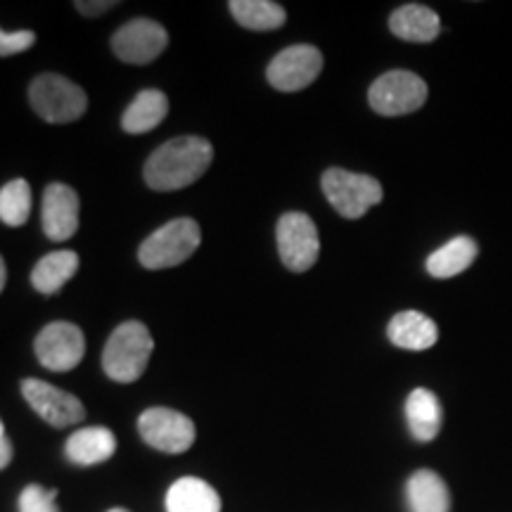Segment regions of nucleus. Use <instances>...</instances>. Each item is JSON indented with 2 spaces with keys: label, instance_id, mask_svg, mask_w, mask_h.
Wrapping results in <instances>:
<instances>
[{
  "label": "nucleus",
  "instance_id": "f257e3e1",
  "mask_svg": "<svg viewBox=\"0 0 512 512\" xmlns=\"http://www.w3.org/2000/svg\"><path fill=\"white\" fill-rule=\"evenodd\" d=\"M214 159V147L207 138L181 136L166 140L152 152L145 164V183L152 190L171 192L200 181Z\"/></svg>",
  "mask_w": 512,
  "mask_h": 512
},
{
  "label": "nucleus",
  "instance_id": "f03ea898",
  "mask_svg": "<svg viewBox=\"0 0 512 512\" xmlns=\"http://www.w3.org/2000/svg\"><path fill=\"white\" fill-rule=\"evenodd\" d=\"M152 349H155V342L147 325L140 320H126L112 332L102 349V370L114 382H136L150 363Z\"/></svg>",
  "mask_w": 512,
  "mask_h": 512
},
{
  "label": "nucleus",
  "instance_id": "7ed1b4c3",
  "mask_svg": "<svg viewBox=\"0 0 512 512\" xmlns=\"http://www.w3.org/2000/svg\"><path fill=\"white\" fill-rule=\"evenodd\" d=\"M202 242V230L195 221L183 219L169 221L166 226L157 228L138 249L140 264L150 271H162L188 261L197 252Z\"/></svg>",
  "mask_w": 512,
  "mask_h": 512
},
{
  "label": "nucleus",
  "instance_id": "20e7f679",
  "mask_svg": "<svg viewBox=\"0 0 512 512\" xmlns=\"http://www.w3.org/2000/svg\"><path fill=\"white\" fill-rule=\"evenodd\" d=\"M29 102L34 112L48 124H69L88 110V98L81 86L60 74H41L29 86Z\"/></svg>",
  "mask_w": 512,
  "mask_h": 512
},
{
  "label": "nucleus",
  "instance_id": "39448f33",
  "mask_svg": "<svg viewBox=\"0 0 512 512\" xmlns=\"http://www.w3.org/2000/svg\"><path fill=\"white\" fill-rule=\"evenodd\" d=\"M325 197L344 219L356 221L382 202V185L373 176L354 174L347 169H328L320 178Z\"/></svg>",
  "mask_w": 512,
  "mask_h": 512
},
{
  "label": "nucleus",
  "instance_id": "423d86ee",
  "mask_svg": "<svg viewBox=\"0 0 512 512\" xmlns=\"http://www.w3.org/2000/svg\"><path fill=\"white\" fill-rule=\"evenodd\" d=\"M427 100V83L418 74L394 69L382 74L368 91L370 107L382 117H401L420 110Z\"/></svg>",
  "mask_w": 512,
  "mask_h": 512
},
{
  "label": "nucleus",
  "instance_id": "0eeeda50",
  "mask_svg": "<svg viewBox=\"0 0 512 512\" xmlns=\"http://www.w3.org/2000/svg\"><path fill=\"white\" fill-rule=\"evenodd\" d=\"M278 252L283 264L294 273H304L316 266L320 254L318 228L311 216L302 211H290L278 221Z\"/></svg>",
  "mask_w": 512,
  "mask_h": 512
},
{
  "label": "nucleus",
  "instance_id": "6e6552de",
  "mask_svg": "<svg viewBox=\"0 0 512 512\" xmlns=\"http://www.w3.org/2000/svg\"><path fill=\"white\" fill-rule=\"evenodd\" d=\"M36 358L43 368L53 373H64L74 370L86 354V337L79 325L67 323V320H55L38 332L36 342Z\"/></svg>",
  "mask_w": 512,
  "mask_h": 512
},
{
  "label": "nucleus",
  "instance_id": "1a4fd4ad",
  "mask_svg": "<svg viewBox=\"0 0 512 512\" xmlns=\"http://www.w3.org/2000/svg\"><path fill=\"white\" fill-rule=\"evenodd\" d=\"M138 432L147 446L162 453H185L195 444V422L174 408H147L138 418Z\"/></svg>",
  "mask_w": 512,
  "mask_h": 512
},
{
  "label": "nucleus",
  "instance_id": "9d476101",
  "mask_svg": "<svg viewBox=\"0 0 512 512\" xmlns=\"http://www.w3.org/2000/svg\"><path fill=\"white\" fill-rule=\"evenodd\" d=\"M320 69H323V55H320V50L306 46V43H299V46L280 50L271 60V64H268L266 76L275 91L294 93L311 86L318 79Z\"/></svg>",
  "mask_w": 512,
  "mask_h": 512
},
{
  "label": "nucleus",
  "instance_id": "9b49d317",
  "mask_svg": "<svg viewBox=\"0 0 512 512\" xmlns=\"http://www.w3.org/2000/svg\"><path fill=\"white\" fill-rule=\"evenodd\" d=\"M22 396L50 427H55V430L79 425V422L86 418V408H83V403L76 399L74 394L57 389L53 384L43 380H34V377H31V380H24Z\"/></svg>",
  "mask_w": 512,
  "mask_h": 512
},
{
  "label": "nucleus",
  "instance_id": "f8f14e48",
  "mask_svg": "<svg viewBox=\"0 0 512 512\" xmlns=\"http://www.w3.org/2000/svg\"><path fill=\"white\" fill-rule=\"evenodd\" d=\"M166 46H169L166 29L145 17L131 19L112 36L114 55L126 64H147L157 60Z\"/></svg>",
  "mask_w": 512,
  "mask_h": 512
},
{
  "label": "nucleus",
  "instance_id": "ddd939ff",
  "mask_svg": "<svg viewBox=\"0 0 512 512\" xmlns=\"http://www.w3.org/2000/svg\"><path fill=\"white\" fill-rule=\"evenodd\" d=\"M43 233L48 240L62 242L74 238L79 230V195L64 183H50L43 192Z\"/></svg>",
  "mask_w": 512,
  "mask_h": 512
},
{
  "label": "nucleus",
  "instance_id": "4468645a",
  "mask_svg": "<svg viewBox=\"0 0 512 512\" xmlns=\"http://www.w3.org/2000/svg\"><path fill=\"white\" fill-rule=\"evenodd\" d=\"M114 451H117V437H114L110 427L102 425L76 430L64 444V456L72 460L74 465L83 467L105 463L114 456Z\"/></svg>",
  "mask_w": 512,
  "mask_h": 512
},
{
  "label": "nucleus",
  "instance_id": "2eb2a0df",
  "mask_svg": "<svg viewBox=\"0 0 512 512\" xmlns=\"http://www.w3.org/2000/svg\"><path fill=\"white\" fill-rule=\"evenodd\" d=\"M387 335L394 347L406 351H425L437 344L439 330L432 318H427L420 311H401L396 313L389 323Z\"/></svg>",
  "mask_w": 512,
  "mask_h": 512
},
{
  "label": "nucleus",
  "instance_id": "dca6fc26",
  "mask_svg": "<svg viewBox=\"0 0 512 512\" xmlns=\"http://www.w3.org/2000/svg\"><path fill=\"white\" fill-rule=\"evenodd\" d=\"M389 29H392L394 36L403 38V41L430 43L439 36L441 19L427 5L411 3L394 10V15L389 17Z\"/></svg>",
  "mask_w": 512,
  "mask_h": 512
},
{
  "label": "nucleus",
  "instance_id": "f3484780",
  "mask_svg": "<svg viewBox=\"0 0 512 512\" xmlns=\"http://www.w3.org/2000/svg\"><path fill=\"white\" fill-rule=\"evenodd\" d=\"M166 512H221V496L204 479L183 477L166 491Z\"/></svg>",
  "mask_w": 512,
  "mask_h": 512
},
{
  "label": "nucleus",
  "instance_id": "a211bd4d",
  "mask_svg": "<svg viewBox=\"0 0 512 512\" xmlns=\"http://www.w3.org/2000/svg\"><path fill=\"white\" fill-rule=\"evenodd\" d=\"M406 420L415 441H432L441 430V403L430 389H413L406 399Z\"/></svg>",
  "mask_w": 512,
  "mask_h": 512
},
{
  "label": "nucleus",
  "instance_id": "6ab92c4d",
  "mask_svg": "<svg viewBox=\"0 0 512 512\" xmlns=\"http://www.w3.org/2000/svg\"><path fill=\"white\" fill-rule=\"evenodd\" d=\"M166 112H169V98L162 91L147 88V91H140L131 105H128L124 117H121V128L126 133H133V136L147 133L162 124Z\"/></svg>",
  "mask_w": 512,
  "mask_h": 512
},
{
  "label": "nucleus",
  "instance_id": "aec40b11",
  "mask_svg": "<svg viewBox=\"0 0 512 512\" xmlns=\"http://www.w3.org/2000/svg\"><path fill=\"white\" fill-rule=\"evenodd\" d=\"M76 271H79V254L72 252V249L50 252L31 271V285L50 297V294L60 292L74 278Z\"/></svg>",
  "mask_w": 512,
  "mask_h": 512
},
{
  "label": "nucleus",
  "instance_id": "412c9836",
  "mask_svg": "<svg viewBox=\"0 0 512 512\" xmlns=\"http://www.w3.org/2000/svg\"><path fill=\"white\" fill-rule=\"evenodd\" d=\"M406 498L411 512H448L451 510V496L437 472L418 470L408 479Z\"/></svg>",
  "mask_w": 512,
  "mask_h": 512
},
{
  "label": "nucleus",
  "instance_id": "4be33fe9",
  "mask_svg": "<svg viewBox=\"0 0 512 512\" xmlns=\"http://www.w3.org/2000/svg\"><path fill=\"white\" fill-rule=\"evenodd\" d=\"M477 252V242L467 238V235H460V238H453L444 247H439L437 252L427 256V273L434 275V278H453V275L463 273L465 268L472 266Z\"/></svg>",
  "mask_w": 512,
  "mask_h": 512
},
{
  "label": "nucleus",
  "instance_id": "5701e85b",
  "mask_svg": "<svg viewBox=\"0 0 512 512\" xmlns=\"http://www.w3.org/2000/svg\"><path fill=\"white\" fill-rule=\"evenodd\" d=\"M230 15H233L245 29L252 31H273L285 24V8L273 0H230Z\"/></svg>",
  "mask_w": 512,
  "mask_h": 512
},
{
  "label": "nucleus",
  "instance_id": "b1692460",
  "mask_svg": "<svg viewBox=\"0 0 512 512\" xmlns=\"http://www.w3.org/2000/svg\"><path fill=\"white\" fill-rule=\"evenodd\" d=\"M31 214V188L24 178L5 183L0 190V219L5 226H24Z\"/></svg>",
  "mask_w": 512,
  "mask_h": 512
},
{
  "label": "nucleus",
  "instance_id": "393cba45",
  "mask_svg": "<svg viewBox=\"0 0 512 512\" xmlns=\"http://www.w3.org/2000/svg\"><path fill=\"white\" fill-rule=\"evenodd\" d=\"M57 489H43L38 484H29L19 496V512H60L55 505Z\"/></svg>",
  "mask_w": 512,
  "mask_h": 512
},
{
  "label": "nucleus",
  "instance_id": "a878e982",
  "mask_svg": "<svg viewBox=\"0 0 512 512\" xmlns=\"http://www.w3.org/2000/svg\"><path fill=\"white\" fill-rule=\"evenodd\" d=\"M34 43V31H3V34H0V55H19L24 53V50H29Z\"/></svg>",
  "mask_w": 512,
  "mask_h": 512
},
{
  "label": "nucleus",
  "instance_id": "bb28decb",
  "mask_svg": "<svg viewBox=\"0 0 512 512\" xmlns=\"http://www.w3.org/2000/svg\"><path fill=\"white\" fill-rule=\"evenodd\" d=\"M117 5L119 3H114V0H98V3H91V0H86V3H83V0H79V3H76V10H79L81 15L93 17V15H102V12L117 8Z\"/></svg>",
  "mask_w": 512,
  "mask_h": 512
},
{
  "label": "nucleus",
  "instance_id": "cd10ccee",
  "mask_svg": "<svg viewBox=\"0 0 512 512\" xmlns=\"http://www.w3.org/2000/svg\"><path fill=\"white\" fill-rule=\"evenodd\" d=\"M12 460V444L8 439V430L5 425H0V467H8Z\"/></svg>",
  "mask_w": 512,
  "mask_h": 512
},
{
  "label": "nucleus",
  "instance_id": "c85d7f7f",
  "mask_svg": "<svg viewBox=\"0 0 512 512\" xmlns=\"http://www.w3.org/2000/svg\"><path fill=\"white\" fill-rule=\"evenodd\" d=\"M5 283H8V266H5V261H0V290H3Z\"/></svg>",
  "mask_w": 512,
  "mask_h": 512
},
{
  "label": "nucleus",
  "instance_id": "c756f323",
  "mask_svg": "<svg viewBox=\"0 0 512 512\" xmlns=\"http://www.w3.org/2000/svg\"><path fill=\"white\" fill-rule=\"evenodd\" d=\"M110 512H128V510H124V508H112Z\"/></svg>",
  "mask_w": 512,
  "mask_h": 512
}]
</instances>
